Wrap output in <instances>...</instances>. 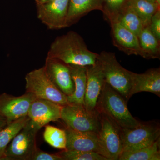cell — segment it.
I'll return each instance as SVG.
<instances>
[{"instance_id": "obj_1", "label": "cell", "mask_w": 160, "mask_h": 160, "mask_svg": "<svg viewBox=\"0 0 160 160\" xmlns=\"http://www.w3.org/2000/svg\"><path fill=\"white\" fill-rule=\"evenodd\" d=\"M98 54L88 49L83 38L77 32H68L56 38L50 45L47 57L68 65L86 66L94 65Z\"/></svg>"}, {"instance_id": "obj_2", "label": "cell", "mask_w": 160, "mask_h": 160, "mask_svg": "<svg viewBox=\"0 0 160 160\" xmlns=\"http://www.w3.org/2000/svg\"><path fill=\"white\" fill-rule=\"evenodd\" d=\"M127 102L118 92L105 82L98 100L97 111L99 114H106L121 129H132L140 122L131 114Z\"/></svg>"}, {"instance_id": "obj_3", "label": "cell", "mask_w": 160, "mask_h": 160, "mask_svg": "<svg viewBox=\"0 0 160 160\" xmlns=\"http://www.w3.org/2000/svg\"><path fill=\"white\" fill-rule=\"evenodd\" d=\"M97 61L102 70L105 82L116 90L127 102L132 82V72L120 65L114 52L103 51L98 54Z\"/></svg>"}, {"instance_id": "obj_4", "label": "cell", "mask_w": 160, "mask_h": 160, "mask_svg": "<svg viewBox=\"0 0 160 160\" xmlns=\"http://www.w3.org/2000/svg\"><path fill=\"white\" fill-rule=\"evenodd\" d=\"M25 80L26 92L34 95L36 98L49 100L62 106L69 104L67 96L49 79L43 66L27 73Z\"/></svg>"}, {"instance_id": "obj_5", "label": "cell", "mask_w": 160, "mask_h": 160, "mask_svg": "<svg viewBox=\"0 0 160 160\" xmlns=\"http://www.w3.org/2000/svg\"><path fill=\"white\" fill-rule=\"evenodd\" d=\"M40 129L29 120L7 146L4 160H31L37 149L36 135Z\"/></svg>"}, {"instance_id": "obj_6", "label": "cell", "mask_w": 160, "mask_h": 160, "mask_svg": "<svg viewBox=\"0 0 160 160\" xmlns=\"http://www.w3.org/2000/svg\"><path fill=\"white\" fill-rule=\"evenodd\" d=\"M122 151L131 152L150 146L160 138L159 123L140 122L132 129H121Z\"/></svg>"}, {"instance_id": "obj_7", "label": "cell", "mask_w": 160, "mask_h": 160, "mask_svg": "<svg viewBox=\"0 0 160 160\" xmlns=\"http://www.w3.org/2000/svg\"><path fill=\"white\" fill-rule=\"evenodd\" d=\"M99 118V153L108 160H118L122 152L121 128L104 113H100Z\"/></svg>"}, {"instance_id": "obj_8", "label": "cell", "mask_w": 160, "mask_h": 160, "mask_svg": "<svg viewBox=\"0 0 160 160\" xmlns=\"http://www.w3.org/2000/svg\"><path fill=\"white\" fill-rule=\"evenodd\" d=\"M61 119L66 127L79 131L98 132L100 123L99 116L88 112L83 105L68 104L61 109Z\"/></svg>"}, {"instance_id": "obj_9", "label": "cell", "mask_w": 160, "mask_h": 160, "mask_svg": "<svg viewBox=\"0 0 160 160\" xmlns=\"http://www.w3.org/2000/svg\"><path fill=\"white\" fill-rule=\"evenodd\" d=\"M69 0H54L36 5L38 19L50 30L66 28Z\"/></svg>"}, {"instance_id": "obj_10", "label": "cell", "mask_w": 160, "mask_h": 160, "mask_svg": "<svg viewBox=\"0 0 160 160\" xmlns=\"http://www.w3.org/2000/svg\"><path fill=\"white\" fill-rule=\"evenodd\" d=\"M87 85L84 97V106L89 113L98 116V100L102 92L105 80L99 63L97 60L94 65L86 66Z\"/></svg>"}, {"instance_id": "obj_11", "label": "cell", "mask_w": 160, "mask_h": 160, "mask_svg": "<svg viewBox=\"0 0 160 160\" xmlns=\"http://www.w3.org/2000/svg\"><path fill=\"white\" fill-rule=\"evenodd\" d=\"M36 98L30 92L16 97L4 92L0 94V114L7 124L28 115L32 103Z\"/></svg>"}, {"instance_id": "obj_12", "label": "cell", "mask_w": 160, "mask_h": 160, "mask_svg": "<svg viewBox=\"0 0 160 160\" xmlns=\"http://www.w3.org/2000/svg\"><path fill=\"white\" fill-rule=\"evenodd\" d=\"M47 76L55 86L67 96L74 91V84L68 64L59 60L46 57L43 66Z\"/></svg>"}, {"instance_id": "obj_13", "label": "cell", "mask_w": 160, "mask_h": 160, "mask_svg": "<svg viewBox=\"0 0 160 160\" xmlns=\"http://www.w3.org/2000/svg\"><path fill=\"white\" fill-rule=\"evenodd\" d=\"M62 106L49 100L36 98L32 103L28 116L40 128L61 119Z\"/></svg>"}, {"instance_id": "obj_14", "label": "cell", "mask_w": 160, "mask_h": 160, "mask_svg": "<svg viewBox=\"0 0 160 160\" xmlns=\"http://www.w3.org/2000/svg\"><path fill=\"white\" fill-rule=\"evenodd\" d=\"M110 24L113 45L128 55L141 56L142 52L137 36L118 22H113Z\"/></svg>"}, {"instance_id": "obj_15", "label": "cell", "mask_w": 160, "mask_h": 160, "mask_svg": "<svg viewBox=\"0 0 160 160\" xmlns=\"http://www.w3.org/2000/svg\"><path fill=\"white\" fill-rule=\"evenodd\" d=\"M65 131L66 136V150L93 152L99 153L98 132L77 131L67 127Z\"/></svg>"}, {"instance_id": "obj_16", "label": "cell", "mask_w": 160, "mask_h": 160, "mask_svg": "<svg viewBox=\"0 0 160 160\" xmlns=\"http://www.w3.org/2000/svg\"><path fill=\"white\" fill-rule=\"evenodd\" d=\"M142 92H152L160 97V68H152L141 74L132 72L129 99L133 95Z\"/></svg>"}, {"instance_id": "obj_17", "label": "cell", "mask_w": 160, "mask_h": 160, "mask_svg": "<svg viewBox=\"0 0 160 160\" xmlns=\"http://www.w3.org/2000/svg\"><path fill=\"white\" fill-rule=\"evenodd\" d=\"M96 10L102 11V0H69L66 27L74 25L89 12Z\"/></svg>"}, {"instance_id": "obj_18", "label": "cell", "mask_w": 160, "mask_h": 160, "mask_svg": "<svg viewBox=\"0 0 160 160\" xmlns=\"http://www.w3.org/2000/svg\"><path fill=\"white\" fill-rule=\"evenodd\" d=\"M72 78L74 84V91L67 96L69 104H78L84 106V97L87 85L86 66L68 65Z\"/></svg>"}, {"instance_id": "obj_19", "label": "cell", "mask_w": 160, "mask_h": 160, "mask_svg": "<svg viewBox=\"0 0 160 160\" xmlns=\"http://www.w3.org/2000/svg\"><path fill=\"white\" fill-rule=\"evenodd\" d=\"M138 37L141 57L146 59L160 58V41L152 34L149 27H144Z\"/></svg>"}, {"instance_id": "obj_20", "label": "cell", "mask_w": 160, "mask_h": 160, "mask_svg": "<svg viewBox=\"0 0 160 160\" xmlns=\"http://www.w3.org/2000/svg\"><path fill=\"white\" fill-rule=\"evenodd\" d=\"M30 120L28 116L7 124L0 129V160H4V154L7 146Z\"/></svg>"}, {"instance_id": "obj_21", "label": "cell", "mask_w": 160, "mask_h": 160, "mask_svg": "<svg viewBox=\"0 0 160 160\" xmlns=\"http://www.w3.org/2000/svg\"><path fill=\"white\" fill-rule=\"evenodd\" d=\"M160 138L150 146L136 151H122L118 160H160Z\"/></svg>"}, {"instance_id": "obj_22", "label": "cell", "mask_w": 160, "mask_h": 160, "mask_svg": "<svg viewBox=\"0 0 160 160\" xmlns=\"http://www.w3.org/2000/svg\"><path fill=\"white\" fill-rule=\"evenodd\" d=\"M115 22L119 23L137 36L144 27L140 18L129 3L121 12Z\"/></svg>"}, {"instance_id": "obj_23", "label": "cell", "mask_w": 160, "mask_h": 160, "mask_svg": "<svg viewBox=\"0 0 160 160\" xmlns=\"http://www.w3.org/2000/svg\"><path fill=\"white\" fill-rule=\"evenodd\" d=\"M129 4L134 9L144 27H148L152 16L160 9V5L147 0H130Z\"/></svg>"}, {"instance_id": "obj_24", "label": "cell", "mask_w": 160, "mask_h": 160, "mask_svg": "<svg viewBox=\"0 0 160 160\" xmlns=\"http://www.w3.org/2000/svg\"><path fill=\"white\" fill-rule=\"evenodd\" d=\"M43 138L46 142L53 148L62 150L66 149V136L65 129L46 126Z\"/></svg>"}, {"instance_id": "obj_25", "label": "cell", "mask_w": 160, "mask_h": 160, "mask_svg": "<svg viewBox=\"0 0 160 160\" xmlns=\"http://www.w3.org/2000/svg\"><path fill=\"white\" fill-rule=\"evenodd\" d=\"M130 0H102L104 18L110 23L116 22L121 12L129 5Z\"/></svg>"}, {"instance_id": "obj_26", "label": "cell", "mask_w": 160, "mask_h": 160, "mask_svg": "<svg viewBox=\"0 0 160 160\" xmlns=\"http://www.w3.org/2000/svg\"><path fill=\"white\" fill-rule=\"evenodd\" d=\"M63 160H108L97 152L68 150L65 149L58 152Z\"/></svg>"}, {"instance_id": "obj_27", "label": "cell", "mask_w": 160, "mask_h": 160, "mask_svg": "<svg viewBox=\"0 0 160 160\" xmlns=\"http://www.w3.org/2000/svg\"><path fill=\"white\" fill-rule=\"evenodd\" d=\"M148 27L152 34L160 41V9L152 16Z\"/></svg>"}, {"instance_id": "obj_28", "label": "cell", "mask_w": 160, "mask_h": 160, "mask_svg": "<svg viewBox=\"0 0 160 160\" xmlns=\"http://www.w3.org/2000/svg\"><path fill=\"white\" fill-rule=\"evenodd\" d=\"M31 160H63L62 158L57 153L50 154L38 149L35 150Z\"/></svg>"}, {"instance_id": "obj_29", "label": "cell", "mask_w": 160, "mask_h": 160, "mask_svg": "<svg viewBox=\"0 0 160 160\" xmlns=\"http://www.w3.org/2000/svg\"><path fill=\"white\" fill-rule=\"evenodd\" d=\"M7 124V121L4 117L0 114V129L5 127Z\"/></svg>"}, {"instance_id": "obj_30", "label": "cell", "mask_w": 160, "mask_h": 160, "mask_svg": "<svg viewBox=\"0 0 160 160\" xmlns=\"http://www.w3.org/2000/svg\"><path fill=\"white\" fill-rule=\"evenodd\" d=\"M54 0H35L36 5H41V4H45V3L52 2Z\"/></svg>"}, {"instance_id": "obj_31", "label": "cell", "mask_w": 160, "mask_h": 160, "mask_svg": "<svg viewBox=\"0 0 160 160\" xmlns=\"http://www.w3.org/2000/svg\"><path fill=\"white\" fill-rule=\"evenodd\" d=\"M147 1H149V2H157L156 0H147Z\"/></svg>"}, {"instance_id": "obj_32", "label": "cell", "mask_w": 160, "mask_h": 160, "mask_svg": "<svg viewBox=\"0 0 160 160\" xmlns=\"http://www.w3.org/2000/svg\"><path fill=\"white\" fill-rule=\"evenodd\" d=\"M156 1L157 3L160 5V0H156Z\"/></svg>"}]
</instances>
